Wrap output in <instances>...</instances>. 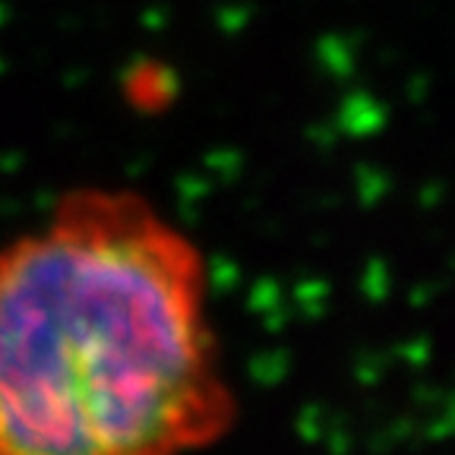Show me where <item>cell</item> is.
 <instances>
[{
  "instance_id": "obj_1",
  "label": "cell",
  "mask_w": 455,
  "mask_h": 455,
  "mask_svg": "<svg viewBox=\"0 0 455 455\" xmlns=\"http://www.w3.org/2000/svg\"><path fill=\"white\" fill-rule=\"evenodd\" d=\"M237 395L199 243L127 187H79L0 247V455H193Z\"/></svg>"
}]
</instances>
